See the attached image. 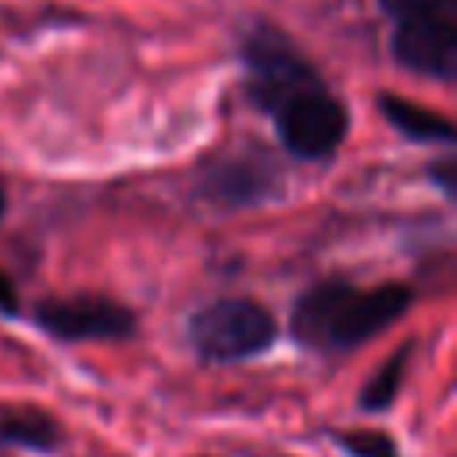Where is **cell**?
<instances>
[{
	"label": "cell",
	"instance_id": "1",
	"mask_svg": "<svg viewBox=\"0 0 457 457\" xmlns=\"http://www.w3.org/2000/svg\"><path fill=\"white\" fill-rule=\"evenodd\" d=\"M275 318L264 303L232 296L214 300L189 321V339L207 361H243L275 343Z\"/></svg>",
	"mask_w": 457,
	"mask_h": 457
},
{
	"label": "cell",
	"instance_id": "2",
	"mask_svg": "<svg viewBox=\"0 0 457 457\" xmlns=\"http://www.w3.org/2000/svg\"><path fill=\"white\" fill-rule=\"evenodd\" d=\"M243 57H246V86H250V96H253V104H261L271 114L282 104H289L293 96L311 93V89H321L318 71L296 54V46L286 36H278L268 25H257L246 36Z\"/></svg>",
	"mask_w": 457,
	"mask_h": 457
},
{
	"label": "cell",
	"instance_id": "3",
	"mask_svg": "<svg viewBox=\"0 0 457 457\" xmlns=\"http://www.w3.org/2000/svg\"><path fill=\"white\" fill-rule=\"evenodd\" d=\"M407 307H411V289L400 282H386L375 289H353L346 282V289L328 318L321 346H332V350L357 346V343L378 336L386 325H393Z\"/></svg>",
	"mask_w": 457,
	"mask_h": 457
},
{
	"label": "cell",
	"instance_id": "4",
	"mask_svg": "<svg viewBox=\"0 0 457 457\" xmlns=\"http://www.w3.org/2000/svg\"><path fill=\"white\" fill-rule=\"evenodd\" d=\"M278 139L296 157H325L346 136V111L321 89L300 93L275 111Z\"/></svg>",
	"mask_w": 457,
	"mask_h": 457
},
{
	"label": "cell",
	"instance_id": "5",
	"mask_svg": "<svg viewBox=\"0 0 457 457\" xmlns=\"http://www.w3.org/2000/svg\"><path fill=\"white\" fill-rule=\"evenodd\" d=\"M36 321L57 339H125L136 332L132 311L107 296L43 300L36 307Z\"/></svg>",
	"mask_w": 457,
	"mask_h": 457
},
{
	"label": "cell",
	"instance_id": "6",
	"mask_svg": "<svg viewBox=\"0 0 457 457\" xmlns=\"http://www.w3.org/2000/svg\"><path fill=\"white\" fill-rule=\"evenodd\" d=\"M393 57L432 79H453L457 71V18L400 21L393 32Z\"/></svg>",
	"mask_w": 457,
	"mask_h": 457
},
{
	"label": "cell",
	"instance_id": "7",
	"mask_svg": "<svg viewBox=\"0 0 457 457\" xmlns=\"http://www.w3.org/2000/svg\"><path fill=\"white\" fill-rule=\"evenodd\" d=\"M382 114L389 118V125L418 143H453V121L439 111H428L414 100H403V96H393L386 93L382 96Z\"/></svg>",
	"mask_w": 457,
	"mask_h": 457
},
{
	"label": "cell",
	"instance_id": "8",
	"mask_svg": "<svg viewBox=\"0 0 457 457\" xmlns=\"http://www.w3.org/2000/svg\"><path fill=\"white\" fill-rule=\"evenodd\" d=\"M54 439H57V425L39 411H21V414L0 418V443H7V446L46 450Z\"/></svg>",
	"mask_w": 457,
	"mask_h": 457
},
{
	"label": "cell",
	"instance_id": "9",
	"mask_svg": "<svg viewBox=\"0 0 457 457\" xmlns=\"http://www.w3.org/2000/svg\"><path fill=\"white\" fill-rule=\"evenodd\" d=\"M403 368H407V346L403 350H396L371 378H368V386H364V393H361V403L364 407H371V411H382V407H389L393 403V396H396V389H400V378H403Z\"/></svg>",
	"mask_w": 457,
	"mask_h": 457
},
{
	"label": "cell",
	"instance_id": "10",
	"mask_svg": "<svg viewBox=\"0 0 457 457\" xmlns=\"http://www.w3.org/2000/svg\"><path fill=\"white\" fill-rule=\"evenodd\" d=\"M382 11L400 21H428V18H457V0H382Z\"/></svg>",
	"mask_w": 457,
	"mask_h": 457
},
{
	"label": "cell",
	"instance_id": "11",
	"mask_svg": "<svg viewBox=\"0 0 457 457\" xmlns=\"http://www.w3.org/2000/svg\"><path fill=\"white\" fill-rule=\"evenodd\" d=\"M339 446H346L353 457H396V446L386 432L375 428H357V432H343Z\"/></svg>",
	"mask_w": 457,
	"mask_h": 457
},
{
	"label": "cell",
	"instance_id": "12",
	"mask_svg": "<svg viewBox=\"0 0 457 457\" xmlns=\"http://www.w3.org/2000/svg\"><path fill=\"white\" fill-rule=\"evenodd\" d=\"M453 168H457V161H453V157H446V161H439V164L432 168V179H436V182H439V189H443V193H450V196H453V186H457Z\"/></svg>",
	"mask_w": 457,
	"mask_h": 457
},
{
	"label": "cell",
	"instance_id": "13",
	"mask_svg": "<svg viewBox=\"0 0 457 457\" xmlns=\"http://www.w3.org/2000/svg\"><path fill=\"white\" fill-rule=\"evenodd\" d=\"M14 300H18V296H14V286L0 275V311H4V314H14V311H18V303H14Z\"/></svg>",
	"mask_w": 457,
	"mask_h": 457
},
{
	"label": "cell",
	"instance_id": "14",
	"mask_svg": "<svg viewBox=\"0 0 457 457\" xmlns=\"http://www.w3.org/2000/svg\"><path fill=\"white\" fill-rule=\"evenodd\" d=\"M4 211H7V193H4V186H0V218H4Z\"/></svg>",
	"mask_w": 457,
	"mask_h": 457
}]
</instances>
